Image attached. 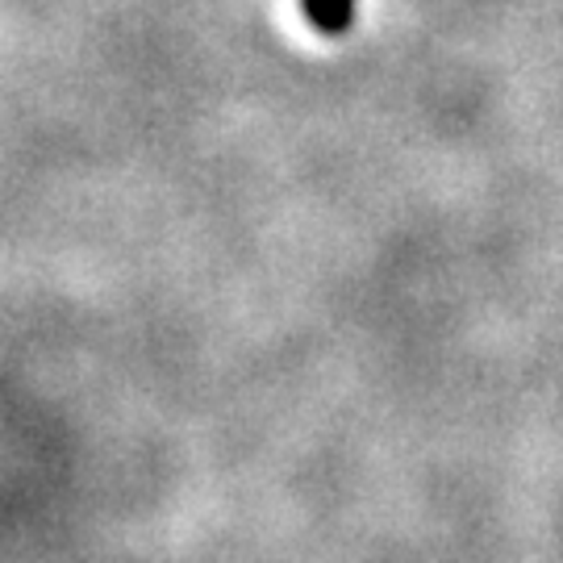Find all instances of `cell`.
Masks as SVG:
<instances>
[{
  "mask_svg": "<svg viewBox=\"0 0 563 563\" xmlns=\"http://www.w3.org/2000/svg\"><path fill=\"white\" fill-rule=\"evenodd\" d=\"M301 13L322 38H342L355 25V0H301Z\"/></svg>",
  "mask_w": 563,
  "mask_h": 563,
  "instance_id": "cell-1",
  "label": "cell"
}]
</instances>
